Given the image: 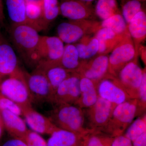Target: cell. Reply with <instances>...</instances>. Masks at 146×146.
I'll return each mask as SVG.
<instances>
[{
  "label": "cell",
  "instance_id": "obj_1",
  "mask_svg": "<svg viewBox=\"0 0 146 146\" xmlns=\"http://www.w3.org/2000/svg\"><path fill=\"white\" fill-rule=\"evenodd\" d=\"M35 29L26 24H12L11 39L14 47L28 65L36 66V51L40 35Z\"/></svg>",
  "mask_w": 146,
  "mask_h": 146
},
{
  "label": "cell",
  "instance_id": "obj_2",
  "mask_svg": "<svg viewBox=\"0 0 146 146\" xmlns=\"http://www.w3.org/2000/svg\"><path fill=\"white\" fill-rule=\"evenodd\" d=\"M48 117L58 127L78 134H84L89 129L85 126L83 109L74 104H55Z\"/></svg>",
  "mask_w": 146,
  "mask_h": 146
},
{
  "label": "cell",
  "instance_id": "obj_3",
  "mask_svg": "<svg viewBox=\"0 0 146 146\" xmlns=\"http://www.w3.org/2000/svg\"><path fill=\"white\" fill-rule=\"evenodd\" d=\"M141 115L138 100L131 99L116 106L109 121L101 131L113 138L123 135L135 117Z\"/></svg>",
  "mask_w": 146,
  "mask_h": 146
},
{
  "label": "cell",
  "instance_id": "obj_4",
  "mask_svg": "<svg viewBox=\"0 0 146 146\" xmlns=\"http://www.w3.org/2000/svg\"><path fill=\"white\" fill-rule=\"evenodd\" d=\"M25 71L21 68L0 82V92L18 105L21 109L32 106Z\"/></svg>",
  "mask_w": 146,
  "mask_h": 146
},
{
  "label": "cell",
  "instance_id": "obj_5",
  "mask_svg": "<svg viewBox=\"0 0 146 146\" xmlns=\"http://www.w3.org/2000/svg\"><path fill=\"white\" fill-rule=\"evenodd\" d=\"M100 28V23L96 20L66 21L58 26V37L67 44H74L85 36L94 35Z\"/></svg>",
  "mask_w": 146,
  "mask_h": 146
},
{
  "label": "cell",
  "instance_id": "obj_6",
  "mask_svg": "<svg viewBox=\"0 0 146 146\" xmlns=\"http://www.w3.org/2000/svg\"><path fill=\"white\" fill-rule=\"evenodd\" d=\"M138 56L133 40L130 35H128L116 46L109 55L110 74L116 76L124 66Z\"/></svg>",
  "mask_w": 146,
  "mask_h": 146
},
{
  "label": "cell",
  "instance_id": "obj_7",
  "mask_svg": "<svg viewBox=\"0 0 146 146\" xmlns=\"http://www.w3.org/2000/svg\"><path fill=\"white\" fill-rule=\"evenodd\" d=\"M25 76L32 102L50 103L52 90L44 72L35 68L31 73L26 72Z\"/></svg>",
  "mask_w": 146,
  "mask_h": 146
},
{
  "label": "cell",
  "instance_id": "obj_8",
  "mask_svg": "<svg viewBox=\"0 0 146 146\" xmlns=\"http://www.w3.org/2000/svg\"><path fill=\"white\" fill-rule=\"evenodd\" d=\"M143 74L137 58L124 66L115 77L131 98L137 99Z\"/></svg>",
  "mask_w": 146,
  "mask_h": 146
},
{
  "label": "cell",
  "instance_id": "obj_9",
  "mask_svg": "<svg viewBox=\"0 0 146 146\" xmlns=\"http://www.w3.org/2000/svg\"><path fill=\"white\" fill-rule=\"evenodd\" d=\"M116 106L98 96L95 104L83 110L84 118L88 123V129L101 131L109 121Z\"/></svg>",
  "mask_w": 146,
  "mask_h": 146
},
{
  "label": "cell",
  "instance_id": "obj_10",
  "mask_svg": "<svg viewBox=\"0 0 146 146\" xmlns=\"http://www.w3.org/2000/svg\"><path fill=\"white\" fill-rule=\"evenodd\" d=\"M81 76L74 72L62 82L53 95L51 103L75 105L80 96Z\"/></svg>",
  "mask_w": 146,
  "mask_h": 146
},
{
  "label": "cell",
  "instance_id": "obj_11",
  "mask_svg": "<svg viewBox=\"0 0 146 146\" xmlns=\"http://www.w3.org/2000/svg\"><path fill=\"white\" fill-rule=\"evenodd\" d=\"M64 46V43L58 36L40 35L36 51V66L41 62L58 63Z\"/></svg>",
  "mask_w": 146,
  "mask_h": 146
},
{
  "label": "cell",
  "instance_id": "obj_12",
  "mask_svg": "<svg viewBox=\"0 0 146 146\" xmlns=\"http://www.w3.org/2000/svg\"><path fill=\"white\" fill-rule=\"evenodd\" d=\"M76 72L90 79L96 86L100 80L110 74L109 55L97 54L89 60L82 61Z\"/></svg>",
  "mask_w": 146,
  "mask_h": 146
},
{
  "label": "cell",
  "instance_id": "obj_13",
  "mask_svg": "<svg viewBox=\"0 0 146 146\" xmlns=\"http://www.w3.org/2000/svg\"><path fill=\"white\" fill-rule=\"evenodd\" d=\"M96 88L98 96L116 105L131 99L117 78L111 74L100 80Z\"/></svg>",
  "mask_w": 146,
  "mask_h": 146
},
{
  "label": "cell",
  "instance_id": "obj_14",
  "mask_svg": "<svg viewBox=\"0 0 146 146\" xmlns=\"http://www.w3.org/2000/svg\"><path fill=\"white\" fill-rule=\"evenodd\" d=\"M60 14L69 21L96 20L95 9L92 3L77 0H63L59 4Z\"/></svg>",
  "mask_w": 146,
  "mask_h": 146
},
{
  "label": "cell",
  "instance_id": "obj_15",
  "mask_svg": "<svg viewBox=\"0 0 146 146\" xmlns=\"http://www.w3.org/2000/svg\"><path fill=\"white\" fill-rule=\"evenodd\" d=\"M21 110L27 124L35 132L50 135L59 128L53 123L49 118L37 112L32 106L23 108Z\"/></svg>",
  "mask_w": 146,
  "mask_h": 146
},
{
  "label": "cell",
  "instance_id": "obj_16",
  "mask_svg": "<svg viewBox=\"0 0 146 146\" xmlns=\"http://www.w3.org/2000/svg\"><path fill=\"white\" fill-rule=\"evenodd\" d=\"M20 68L12 46L0 35V82Z\"/></svg>",
  "mask_w": 146,
  "mask_h": 146
},
{
  "label": "cell",
  "instance_id": "obj_17",
  "mask_svg": "<svg viewBox=\"0 0 146 146\" xmlns=\"http://www.w3.org/2000/svg\"><path fill=\"white\" fill-rule=\"evenodd\" d=\"M36 68H39L44 73L51 87L52 96L60 84L74 72L66 70L58 63L53 62H41Z\"/></svg>",
  "mask_w": 146,
  "mask_h": 146
},
{
  "label": "cell",
  "instance_id": "obj_18",
  "mask_svg": "<svg viewBox=\"0 0 146 146\" xmlns=\"http://www.w3.org/2000/svg\"><path fill=\"white\" fill-rule=\"evenodd\" d=\"M5 129L11 137L25 141L29 129L20 116L7 110H0Z\"/></svg>",
  "mask_w": 146,
  "mask_h": 146
},
{
  "label": "cell",
  "instance_id": "obj_19",
  "mask_svg": "<svg viewBox=\"0 0 146 146\" xmlns=\"http://www.w3.org/2000/svg\"><path fill=\"white\" fill-rule=\"evenodd\" d=\"M127 29L135 49L138 52L139 46L146 37V14L143 9L139 11L131 20L127 24Z\"/></svg>",
  "mask_w": 146,
  "mask_h": 146
},
{
  "label": "cell",
  "instance_id": "obj_20",
  "mask_svg": "<svg viewBox=\"0 0 146 146\" xmlns=\"http://www.w3.org/2000/svg\"><path fill=\"white\" fill-rule=\"evenodd\" d=\"M94 36L99 42L98 54H108L126 36H119L107 28H100Z\"/></svg>",
  "mask_w": 146,
  "mask_h": 146
},
{
  "label": "cell",
  "instance_id": "obj_21",
  "mask_svg": "<svg viewBox=\"0 0 146 146\" xmlns=\"http://www.w3.org/2000/svg\"><path fill=\"white\" fill-rule=\"evenodd\" d=\"M80 91V96L76 105L84 109L89 108L95 104L98 95L96 86L93 81L81 76Z\"/></svg>",
  "mask_w": 146,
  "mask_h": 146
},
{
  "label": "cell",
  "instance_id": "obj_22",
  "mask_svg": "<svg viewBox=\"0 0 146 146\" xmlns=\"http://www.w3.org/2000/svg\"><path fill=\"white\" fill-rule=\"evenodd\" d=\"M84 134H78L58 128L51 134L47 141V145L80 146Z\"/></svg>",
  "mask_w": 146,
  "mask_h": 146
},
{
  "label": "cell",
  "instance_id": "obj_23",
  "mask_svg": "<svg viewBox=\"0 0 146 146\" xmlns=\"http://www.w3.org/2000/svg\"><path fill=\"white\" fill-rule=\"evenodd\" d=\"M26 24L39 32L46 29L48 26L44 19L42 4L26 3Z\"/></svg>",
  "mask_w": 146,
  "mask_h": 146
},
{
  "label": "cell",
  "instance_id": "obj_24",
  "mask_svg": "<svg viewBox=\"0 0 146 146\" xmlns=\"http://www.w3.org/2000/svg\"><path fill=\"white\" fill-rule=\"evenodd\" d=\"M74 45L77 50L81 62L93 58L98 52L99 42L94 35L85 36Z\"/></svg>",
  "mask_w": 146,
  "mask_h": 146
},
{
  "label": "cell",
  "instance_id": "obj_25",
  "mask_svg": "<svg viewBox=\"0 0 146 146\" xmlns=\"http://www.w3.org/2000/svg\"><path fill=\"white\" fill-rule=\"evenodd\" d=\"M81 62L77 50L74 44H66L58 64L63 68L73 72H76L80 67Z\"/></svg>",
  "mask_w": 146,
  "mask_h": 146
},
{
  "label": "cell",
  "instance_id": "obj_26",
  "mask_svg": "<svg viewBox=\"0 0 146 146\" xmlns=\"http://www.w3.org/2000/svg\"><path fill=\"white\" fill-rule=\"evenodd\" d=\"M114 138L99 130L90 129L83 135L80 146H111Z\"/></svg>",
  "mask_w": 146,
  "mask_h": 146
},
{
  "label": "cell",
  "instance_id": "obj_27",
  "mask_svg": "<svg viewBox=\"0 0 146 146\" xmlns=\"http://www.w3.org/2000/svg\"><path fill=\"white\" fill-rule=\"evenodd\" d=\"M6 4L12 24H26L25 0H6Z\"/></svg>",
  "mask_w": 146,
  "mask_h": 146
},
{
  "label": "cell",
  "instance_id": "obj_28",
  "mask_svg": "<svg viewBox=\"0 0 146 146\" xmlns=\"http://www.w3.org/2000/svg\"><path fill=\"white\" fill-rule=\"evenodd\" d=\"M100 28H107L119 36H125L129 35L127 25L121 13L115 14L100 23Z\"/></svg>",
  "mask_w": 146,
  "mask_h": 146
},
{
  "label": "cell",
  "instance_id": "obj_29",
  "mask_svg": "<svg viewBox=\"0 0 146 146\" xmlns=\"http://www.w3.org/2000/svg\"><path fill=\"white\" fill-rule=\"evenodd\" d=\"M95 11L96 16L103 21L115 14L121 13L116 0H98Z\"/></svg>",
  "mask_w": 146,
  "mask_h": 146
},
{
  "label": "cell",
  "instance_id": "obj_30",
  "mask_svg": "<svg viewBox=\"0 0 146 146\" xmlns=\"http://www.w3.org/2000/svg\"><path fill=\"white\" fill-rule=\"evenodd\" d=\"M145 132H146V113L133 121L123 135L132 142Z\"/></svg>",
  "mask_w": 146,
  "mask_h": 146
},
{
  "label": "cell",
  "instance_id": "obj_31",
  "mask_svg": "<svg viewBox=\"0 0 146 146\" xmlns=\"http://www.w3.org/2000/svg\"><path fill=\"white\" fill-rule=\"evenodd\" d=\"M42 7L43 17L48 26L60 14L58 0H42Z\"/></svg>",
  "mask_w": 146,
  "mask_h": 146
},
{
  "label": "cell",
  "instance_id": "obj_32",
  "mask_svg": "<svg viewBox=\"0 0 146 146\" xmlns=\"http://www.w3.org/2000/svg\"><path fill=\"white\" fill-rule=\"evenodd\" d=\"M142 9V4L138 0H128L123 5L122 15L127 25Z\"/></svg>",
  "mask_w": 146,
  "mask_h": 146
},
{
  "label": "cell",
  "instance_id": "obj_33",
  "mask_svg": "<svg viewBox=\"0 0 146 146\" xmlns=\"http://www.w3.org/2000/svg\"><path fill=\"white\" fill-rule=\"evenodd\" d=\"M139 111L142 115L145 112L146 107V68L143 69V77L140 87L138 98Z\"/></svg>",
  "mask_w": 146,
  "mask_h": 146
},
{
  "label": "cell",
  "instance_id": "obj_34",
  "mask_svg": "<svg viewBox=\"0 0 146 146\" xmlns=\"http://www.w3.org/2000/svg\"><path fill=\"white\" fill-rule=\"evenodd\" d=\"M8 110L19 116H23L20 106L0 92V110Z\"/></svg>",
  "mask_w": 146,
  "mask_h": 146
},
{
  "label": "cell",
  "instance_id": "obj_35",
  "mask_svg": "<svg viewBox=\"0 0 146 146\" xmlns=\"http://www.w3.org/2000/svg\"><path fill=\"white\" fill-rule=\"evenodd\" d=\"M25 141L28 146H48L47 141L39 133L29 129Z\"/></svg>",
  "mask_w": 146,
  "mask_h": 146
},
{
  "label": "cell",
  "instance_id": "obj_36",
  "mask_svg": "<svg viewBox=\"0 0 146 146\" xmlns=\"http://www.w3.org/2000/svg\"><path fill=\"white\" fill-rule=\"evenodd\" d=\"M111 146H132V142L123 134L114 138Z\"/></svg>",
  "mask_w": 146,
  "mask_h": 146
},
{
  "label": "cell",
  "instance_id": "obj_37",
  "mask_svg": "<svg viewBox=\"0 0 146 146\" xmlns=\"http://www.w3.org/2000/svg\"><path fill=\"white\" fill-rule=\"evenodd\" d=\"M1 146H28L25 141L19 139L11 137L4 142Z\"/></svg>",
  "mask_w": 146,
  "mask_h": 146
},
{
  "label": "cell",
  "instance_id": "obj_38",
  "mask_svg": "<svg viewBox=\"0 0 146 146\" xmlns=\"http://www.w3.org/2000/svg\"><path fill=\"white\" fill-rule=\"evenodd\" d=\"M132 146H146V132L132 141Z\"/></svg>",
  "mask_w": 146,
  "mask_h": 146
},
{
  "label": "cell",
  "instance_id": "obj_39",
  "mask_svg": "<svg viewBox=\"0 0 146 146\" xmlns=\"http://www.w3.org/2000/svg\"><path fill=\"white\" fill-rule=\"evenodd\" d=\"M138 55H141V58L143 61L144 63L146 64V48L142 45H140L138 48Z\"/></svg>",
  "mask_w": 146,
  "mask_h": 146
},
{
  "label": "cell",
  "instance_id": "obj_40",
  "mask_svg": "<svg viewBox=\"0 0 146 146\" xmlns=\"http://www.w3.org/2000/svg\"><path fill=\"white\" fill-rule=\"evenodd\" d=\"M5 19L2 0H0V23H3Z\"/></svg>",
  "mask_w": 146,
  "mask_h": 146
},
{
  "label": "cell",
  "instance_id": "obj_41",
  "mask_svg": "<svg viewBox=\"0 0 146 146\" xmlns=\"http://www.w3.org/2000/svg\"><path fill=\"white\" fill-rule=\"evenodd\" d=\"M26 3L42 4V0H25Z\"/></svg>",
  "mask_w": 146,
  "mask_h": 146
},
{
  "label": "cell",
  "instance_id": "obj_42",
  "mask_svg": "<svg viewBox=\"0 0 146 146\" xmlns=\"http://www.w3.org/2000/svg\"><path fill=\"white\" fill-rule=\"evenodd\" d=\"M5 129L4 125H0V138L2 136L3 132L4 129Z\"/></svg>",
  "mask_w": 146,
  "mask_h": 146
},
{
  "label": "cell",
  "instance_id": "obj_43",
  "mask_svg": "<svg viewBox=\"0 0 146 146\" xmlns=\"http://www.w3.org/2000/svg\"><path fill=\"white\" fill-rule=\"evenodd\" d=\"M77 1H80L83 2L92 3V2L95 0H77Z\"/></svg>",
  "mask_w": 146,
  "mask_h": 146
},
{
  "label": "cell",
  "instance_id": "obj_44",
  "mask_svg": "<svg viewBox=\"0 0 146 146\" xmlns=\"http://www.w3.org/2000/svg\"><path fill=\"white\" fill-rule=\"evenodd\" d=\"M0 125H4L3 123L2 117V115L1 114V112H0Z\"/></svg>",
  "mask_w": 146,
  "mask_h": 146
},
{
  "label": "cell",
  "instance_id": "obj_45",
  "mask_svg": "<svg viewBox=\"0 0 146 146\" xmlns=\"http://www.w3.org/2000/svg\"></svg>",
  "mask_w": 146,
  "mask_h": 146
}]
</instances>
